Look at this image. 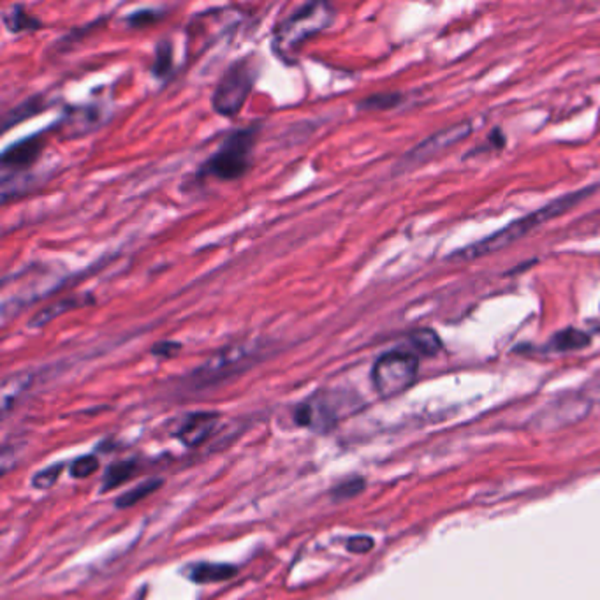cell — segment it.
Masks as SVG:
<instances>
[{"mask_svg": "<svg viewBox=\"0 0 600 600\" xmlns=\"http://www.w3.org/2000/svg\"><path fill=\"white\" fill-rule=\"evenodd\" d=\"M596 191V187H588V189H581L578 192L562 196L551 203H548L546 206L510 222L509 226H505L503 230L493 233L491 237L484 238V240L478 241L474 245H469L462 250H456L449 255V261H472V259H479L484 255H489L496 250H502L509 245H512L514 241L525 238L526 235H530L532 231H535L539 226H542L544 222L564 215L565 212H569L571 208H574L578 203H581L588 194H592Z\"/></svg>", "mask_w": 600, "mask_h": 600, "instance_id": "obj_1", "label": "cell"}, {"mask_svg": "<svg viewBox=\"0 0 600 600\" xmlns=\"http://www.w3.org/2000/svg\"><path fill=\"white\" fill-rule=\"evenodd\" d=\"M261 132L259 123H250L231 130L221 146L208 157L196 173V180L237 182L252 168L253 148Z\"/></svg>", "mask_w": 600, "mask_h": 600, "instance_id": "obj_2", "label": "cell"}, {"mask_svg": "<svg viewBox=\"0 0 600 600\" xmlns=\"http://www.w3.org/2000/svg\"><path fill=\"white\" fill-rule=\"evenodd\" d=\"M335 7L330 2H307L284 18L273 35V50L280 60L291 62L301 46L323 34L335 21Z\"/></svg>", "mask_w": 600, "mask_h": 600, "instance_id": "obj_3", "label": "cell"}, {"mask_svg": "<svg viewBox=\"0 0 600 600\" xmlns=\"http://www.w3.org/2000/svg\"><path fill=\"white\" fill-rule=\"evenodd\" d=\"M257 82V67L252 57L233 62L219 80L214 94L212 106L221 117L233 119L246 105Z\"/></svg>", "mask_w": 600, "mask_h": 600, "instance_id": "obj_4", "label": "cell"}, {"mask_svg": "<svg viewBox=\"0 0 600 600\" xmlns=\"http://www.w3.org/2000/svg\"><path fill=\"white\" fill-rule=\"evenodd\" d=\"M419 356L412 351H387L371 366V384L380 398L405 393L417 378Z\"/></svg>", "mask_w": 600, "mask_h": 600, "instance_id": "obj_5", "label": "cell"}, {"mask_svg": "<svg viewBox=\"0 0 600 600\" xmlns=\"http://www.w3.org/2000/svg\"><path fill=\"white\" fill-rule=\"evenodd\" d=\"M355 396L342 391L323 389L308 396L296 407L294 419L300 426L316 430V432H328L333 428L340 417L347 416L353 410Z\"/></svg>", "mask_w": 600, "mask_h": 600, "instance_id": "obj_6", "label": "cell"}, {"mask_svg": "<svg viewBox=\"0 0 600 600\" xmlns=\"http://www.w3.org/2000/svg\"><path fill=\"white\" fill-rule=\"evenodd\" d=\"M255 347L237 344L224 347L208 361H205L199 368H196L189 377L187 384L192 389H206L217 386L235 375L241 373L245 368L252 364L255 358Z\"/></svg>", "mask_w": 600, "mask_h": 600, "instance_id": "obj_7", "label": "cell"}, {"mask_svg": "<svg viewBox=\"0 0 600 600\" xmlns=\"http://www.w3.org/2000/svg\"><path fill=\"white\" fill-rule=\"evenodd\" d=\"M471 130H472V123L471 121H462V123L451 125L448 129L437 130L435 134H432L430 137L421 141L417 146H414L401 159L400 168L401 169H414V168H417L421 164H426L433 157L448 152L451 146H455L456 143L465 139L471 134Z\"/></svg>", "mask_w": 600, "mask_h": 600, "instance_id": "obj_8", "label": "cell"}, {"mask_svg": "<svg viewBox=\"0 0 600 600\" xmlns=\"http://www.w3.org/2000/svg\"><path fill=\"white\" fill-rule=\"evenodd\" d=\"M588 412V401L581 396L571 394L567 398H560L542 409L532 421V428L535 430H558L576 421L583 419Z\"/></svg>", "mask_w": 600, "mask_h": 600, "instance_id": "obj_9", "label": "cell"}, {"mask_svg": "<svg viewBox=\"0 0 600 600\" xmlns=\"http://www.w3.org/2000/svg\"><path fill=\"white\" fill-rule=\"evenodd\" d=\"M46 146L44 132L32 134L28 137H23L12 144H9L0 157L4 176H14L18 173L28 171L41 157L43 150Z\"/></svg>", "mask_w": 600, "mask_h": 600, "instance_id": "obj_10", "label": "cell"}, {"mask_svg": "<svg viewBox=\"0 0 600 600\" xmlns=\"http://www.w3.org/2000/svg\"><path fill=\"white\" fill-rule=\"evenodd\" d=\"M219 423L217 412H194L189 414L180 425L176 437L189 448H198L214 433Z\"/></svg>", "mask_w": 600, "mask_h": 600, "instance_id": "obj_11", "label": "cell"}, {"mask_svg": "<svg viewBox=\"0 0 600 600\" xmlns=\"http://www.w3.org/2000/svg\"><path fill=\"white\" fill-rule=\"evenodd\" d=\"M94 305V298L90 294H80V296H71L66 300H58L51 305H48L46 308H43L41 312H37L30 321H28V328H43L48 323H51L55 317H60L62 314L69 312V310H76V308H83Z\"/></svg>", "mask_w": 600, "mask_h": 600, "instance_id": "obj_12", "label": "cell"}, {"mask_svg": "<svg viewBox=\"0 0 600 600\" xmlns=\"http://www.w3.org/2000/svg\"><path fill=\"white\" fill-rule=\"evenodd\" d=\"M238 569L235 565L230 564H212V562H201V564H194L187 569V576L199 583H222L231 580L233 576H237Z\"/></svg>", "mask_w": 600, "mask_h": 600, "instance_id": "obj_13", "label": "cell"}, {"mask_svg": "<svg viewBox=\"0 0 600 600\" xmlns=\"http://www.w3.org/2000/svg\"><path fill=\"white\" fill-rule=\"evenodd\" d=\"M101 119V112L96 108H89V106H82V108H73L69 113L64 115V119L58 121L55 127H64L69 130V134L73 136V129H82V134H87L89 130L85 127L94 129V125L99 123Z\"/></svg>", "mask_w": 600, "mask_h": 600, "instance_id": "obj_14", "label": "cell"}, {"mask_svg": "<svg viewBox=\"0 0 600 600\" xmlns=\"http://www.w3.org/2000/svg\"><path fill=\"white\" fill-rule=\"evenodd\" d=\"M4 25L12 34L34 32V30L41 28V21L37 18H34L32 14L25 12L23 5H19V4L11 5L7 11H4Z\"/></svg>", "mask_w": 600, "mask_h": 600, "instance_id": "obj_15", "label": "cell"}, {"mask_svg": "<svg viewBox=\"0 0 600 600\" xmlns=\"http://www.w3.org/2000/svg\"><path fill=\"white\" fill-rule=\"evenodd\" d=\"M407 342L417 356H437L442 351V342L433 330H416L409 335Z\"/></svg>", "mask_w": 600, "mask_h": 600, "instance_id": "obj_16", "label": "cell"}, {"mask_svg": "<svg viewBox=\"0 0 600 600\" xmlns=\"http://www.w3.org/2000/svg\"><path fill=\"white\" fill-rule=\"evenodd\" d=\"M590 335L578 328H565L558 331L551 339V347L558 353H569V351H581L590 346Z\"/></svg>", "mask_w": 600, "mask_h": 600, "instance_id": "obj_17", "label": "cell"}, {"mask_svg": "<svg viewBox=\"0 0 600 600\" xmlns=\"http://www.w3.org/2000/svg\"><path fill=\"white\" fill-rule=\"evenodd\" d=\"M44 108H46V105H44V101L41 97H30L27 101H23L19 106H16L9 113H5L4 123H2L4 130H9L12 125L21 123V121H27V119H30V117H34L37 113H41Z\"/></svg>", "mask_w": 600, "mask_h": 600, "instance_id": "obj_18", "label": "cell"}, {"mask_svg": "<svg viewBox=\"0 0 600 600\" xmlns=\"http://www.w3.org/2000/svg\"><path fill=\"white\" fill-rule=\"evenodd\" d=\"M403 101V96L398 92H380L368 96L358 103V110L361 112H387L396 106H400Z\"/></svg>", "mask_w": 600, "mask_h": 600, "instance_id": "obj_19", "label": "cell"}, {"mask_svg": "<svg viewBox=\"0 0 600 600\" xmlns=\"http://www.w3.org/2000/svg\"><path fill=\"white\" fill-rule=\"evenodd\" d=\"M173 71V44L171 41H160L155 48V60L152 73L155 78L166 80Z\"/></svg>", "mask_w": 600, "mask_h": 600, "instance_id": "obj_20", "label": "cell"}, {"mask_svg": "<svg viewBox=\"0 0 600 600\" xmlns=\"http://www.w3.org/2000/svg\"><path fill=\"white\" fill-rule=\"evenodd\" d=\"M136 471V462H119L108 467L105 479H103V491H110L117 486L123 484L125 480L130 479Z\"/></svg>", "mask_w": 600, "mask_h": 600, "instance_id": "obj_21", "label": "cell"}, {"mask_svg": "<svg viewBox=\"0 0 600 600\" xmlns=\"http://www.w3.org/2000/svg\"><path fill=\"white\" fill-rule=\"evenodd\" d=\"M28 384H30L28 375H16V377H9V378L4 380V386H2V410H4V414L9 410L12 401L27 389Z\"/></svg>", "mask_w": 600, "mask_h": 600, "instance_id": "obj_22", "label": "cell"}, {"mask_svg": "<svg viewBox=\"0 0 600 600\" xmlns=\"http://www.w3.org/2000/svg\"><path fill=\"white\" fill-rule=\"evenodd\" d=\"M160 484H162V479L144 480V482H141L139 486H136V487L129 489L127 493H123L121 498L117 500V505L121 507V509H123V507H132V505H136L139 500H143V498H146L148 495H152Z\"/></svg>", "mask_w": 600, "mask_h": 600, "instance_id": "obj_23", "label": "cell"}, {"mask_svg": "<svg viewBox=\"0 0 600 600\" xmlns=\"http://www.w3.org/2000/svg\"><path fill=\"white\" fill-rule=\"evenodd\" d=\"M160 16H162V11H159V9H139V11L130 12L125 21L132 28H144V27L159 21Z\"/></svg>", "mask_w": 600, "mask_h": 600, "instance_id": "obj_24", "label": "cell"}, {"mask_svg": "<svg viewBox=\"0 0 600 600\" xmlns=\"http://www.w3.org/2000/svg\"><path fill=\"white\" fill-rule=\"evenodd\" d=\"M99 469V462L96 456H82L71 464V476L76 479L90 478Z\"/></svg>", "mask_w": 600, "mask_h": 600, "instance_id": "obj_25", "label": "cell"}, {"mask_svg": "<svg viewBox=\"0 0 600 600\" xmlns=\"http://www.w3.org/2000/svg\"><path fill=\"white\" fill-rule=\"evenodd\" d=\"M364 487V480L361 478H353V479L344 480L340 484H337L331 491L333 498L337 500H347V498H353L356 495H360Z\"/></svg>", "mask_w": 600, "mask_h": 600, "instance_id": "obj_26", "label": "cell"}, {"mask_svg": "<svg viewBox=\"0 0 600 600\" xmlns=\"http://www.w3.org/2000/svg\"><path fill=\"white\" fill-rule=\"evenodd\" d=\"M62 469H64V465L58 464V465H51V467H46V469L39 471V472L32 478L34 487H37V489H48V487H51V486L57 482V479L60 478Z\"/></svg>", "mask_w": 600, "mask_h": 600, "instance_id": "obj_27", "label": "cell"}, {"mask_svg": "<svg viewBox=\"0 0 600 600\" xmlns=\"http://www.w3.org/2000/svg\"><path fill=\"white\" fill-rule=\"evenodd\" d=\"M182 344L180 342H175V340H162V342H157L153 347H152V355L155 358H160V360H171L175 356L180 355L182 351Z\"/></svg>", "mask_w": 600, "mask_h": 600, "instance_id": "obj_28", "label": "cell"}, {"mask_svg": "<svg viewBox=\"0 0 600 600\" xmlns=\"http://www.w3.org/2000/svg\"><path fill=\"white\" fill-rule=\"evenodd\" d=\"M371 548H373V541L370 537H364V535L349 539V544H347V549L353 551V553H366Z\"/></svg>", "mask_w": 600, "mask_h": 600, "instance_id": "obj_29", "label": "cell"}]
</instances>
